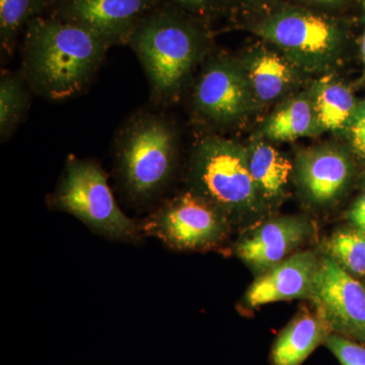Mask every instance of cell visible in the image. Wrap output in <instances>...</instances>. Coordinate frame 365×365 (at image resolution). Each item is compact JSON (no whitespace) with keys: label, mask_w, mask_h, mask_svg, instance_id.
<instances>
[{"label":"cell","mask_w":365,"mask_h":365,"mask_svg":"<svg viewBox=\"0 0 365 365\" xmlns=\"http://www.w3.org/2000/svg\"><path fill=\"white\" fill-rule=\"evenodd\" d=\"M109 48L81 26L54 16H37L25 30L21 72L36 95L67 100L85 90Z\"/></svg>","instance_id":"obj_1"},{"label":"cell","mask_w":365,"mask_h":365,"mask_svg":"<svg viewBox=\"0 0 365 365\" xmlns=\"http://www.w3.org/2000/svg\"><path fill=\"white\" fill-rule=\"evenodd\" d=\"M127 44L148 76L151 98L160 104L176 97L200 58L205 39L186 16L158 6L137 25Z\"/></svg>","instance_id":"obj_2"},{"label":"cell","mask_w":365,"mask_h":365,"mask_svg":"<svg viewBox=\"0 0 365 365\" xmlns=\"http://www.w3.org/2000/svg\"><path fill=\"white\" fill-rule=\"evenodd\" d=\"M177 134L158 112L136 113L119 132L118 170L129 195L148 200L160 194L174 172Z\"/></svg>","instance_id":"obj_3"},{"label":"cell","mask_w":365,"mask_h":365,"mask_svg":"<svg viewBox=\"0 0 365 365\" xmlns=\"http://www.w3.org/2000/svg\"><path fill=\"white\" fill-rule=\"evenodd\" d=\"M195 193L223 215L258 207L259 191L250 172L248 150L241 144L210 136L196 146L191 165Z\"/></svg>","instance_id":"obj_4"},{"label":"cell","mask_w":365,"mask_h":365,"mask_svg":"<svg viewBox=\"0 0 365 365\" xmlns=\"http://www.w3.org/2000/svg\"><path fill=\"white\" fill-rule=\"evenodd\" d=\"M53 203L98 234L122 241L138 237V227L118 206L104 170L91 160L68 158Z\"/></svg>","instance_id":"obj_5"},{"label":"cell","mask_w":365,"mask_h":365,"mask_svg":"<svg viewBox=\"0 0 365 365\" xmlns=\"http://www.w3.org/2000/svg\"><path fill=\"white\" fill-rule=\"evenodd\" d=\"M254 33L309 69L324 68L337 56L343 34L337 21L304 9L287 7L259 21Z\"/></svg>","instance_id":"obj_6"},{"label":"cell","mask_w":365,"mask_h":365,"mask_svg":"<svg viewBox=\"0 0 365 365\" xmlns=\"http://www.w3.org/2000/svg\"><path fill=\"white\" fill-rule=\"evenodd\" d=\"M227 227L222 211L195 192L165 203L144 225L148 235L178 250L215 246L227 235Z\"/></svg>","instance_id":"obj_7"},{"label":"cell","mask_w":365,"mask_h":365,"mask_svg":"<svg viewBox=\"0 0 365 365\" xmlns=\"http://www.w3.org/2000/svg\"><path fill=\"white\" fill-rule=\"evenodd\" d=\"M309 297L331 333L365 345V288L331 257L319 261Z\"/></svg>","instance_id":"obj_8"},{"label":"cell","mask_w":365,"mask_h":365,"mask_svg":"<svg viewBox=\"0 0 365 365\" xmlns=\"http://www.w3.org/2000/svg\"><path fill=\"white\" fill-rule=\"evenodd\" d=\"M160 0H55L54 18L81 26L110 47L127 44L134 29Z\"/></svg>","instance_id":"obj_9"},{"label":"cell","mask_w":365,"mask_h":365,"mask_svg":"<svg viewBox=\"0 0 365 365\" xmlns=\"http://www.w3.org/2000/svg\"><path fill=\"white\" fill-rule=\"evenodd\" d=\"M252 93L244 67L227 59L211 62L199 78L194 93L198 112L210 121L227 124L247 113Z\"/></svg>","instance_id":"obj_10"},{"label":"cell","mask_w":365,"mask_h":365,"mask_svg":"<svg viewBox=\"0 0 365 365\" xmlns=\"http://www.w3.org/2000/svg\"><path fill=\"white\" fill-rule=\"evenodd\" d=\"M312 234L313 227L304 218H275L242 237L235 252L249 267L261 274L289 257Z\"/></svg>","instance_id":"obj_11"},{"label":"cell","mask_w":365,"mask_h":365,"mask_svg":"<svg viewBox=\"0 0 365 365\" xmlns=\"http://www.w3.org/2000/svg\"><path fill=\"white\" fill-rule=\"evenodd\" d=\"M319 260L311 251L290 255L261 273L247 292L245 302L256 307L271 302L311 297Z\"/></svg>","instance_id":"obj_12"},{"label":"cell","mask_w":365,"mask_h":365,"mask_svg":"<svg viewBox=\"0 0 365 365\" xmlns=\"http://www.w3.org/2000/svg\"><path fill=\"white\" fill-rule=\"evenodd\" d=\"M297 172L307 195L314 202L327 203L344 190L351 168L342 151L326 146L300 153Z\"/></svg>","instance_id":"obj_13"},{"label":"cell","mask_w":365,"mask_h":365,"mask_svg":"<svg viewBox=\"0 0 365 365\" xmlns=\"http://www.w3.org/2000/svg\"><path fill=\"white\" fill-rule=\"evenodd\" d=\"M331 332L318 314L306 312L279 334L271 351L272 365H302Z\"/></svg>","instance_id":"obj_14"},{"label":"cell","mask_w":365,"mask_h":365,"mask_svg":"<svg viewBox=\"0 0 365 365\" xmlns=\"http://www.w3.org/2000/svg\"><path fill=\"white\" fill-rule=\"evenodd\" d=\"M312 103L319 129L330 131L350 127L357 108L351 91L331 78L321 79L317 83Z\"/></svg>","instance_id":"obj_15"},{"label":"cell","mask_w":365,"mask_h":365,"mask_svg":"<svg viewBox=\"0 0 365 365\" xmlns=\"http://www.w3.org/2000/svg\"><path fill=\"white\" fill-rule=\"evenodd\" d=\"M252 93L262 102H271L284 93L292 81V69L276 53L258 51L244 67Z\"/></svg>","instance_id":"obj_16"},{"label":"cell","mask_w":365,"mask_h":365,"mask_svg":"<svg viewBox=\"0 0 365 365\" xmlns=\"http://www.w3.org/2000/svg\"><path fill=\"white\" fill-rule=\"evenodd\" d=\"M248 158L250 172L259 193L268 199L280 196L292 170L289 160L263 141L252 144Z\"/></svg>","instance_id":"obj_17"},{"label":"cell","mask_w":365,"mask_h":365,"mask_svg":"<svg viewBox=\"0 0 365 365\" xmlns=\"http://www.w3.org/2000/svg\"><path fill=\"white\" fill-rule=\"evenodd\" d=\"M319 129L313 103L297 98L280 107L266 122V136L274 141H289L313 135Z\"/></svg>","instance_id":"obj_18"},{"label":"cell","mask_w":365,"mask_h":365,"mask_svg":"<svg viewBox=\"0 0 365 365\" xmlns=\"http://www.w3.org/2000/svg\"><path fill=\"white\" fill-rule=\"evenodd\" d=\"M21 72H4L0 78V137L11 138L30 105V91Z\"/></svg>","instance_id":"obj_19"},{"label":"cell","mask_w":365,"mask_h":365,"mask_svg":"<svg viewBox=\"0 0 365 365\" xmlns=\"http://www.w3.org/2000/svg\"><path fill=\"white\" fill-rule=\"evenodd\" d=\"M46 0H0V43L11 55L21 32L31 21L41 16Z\"/></svg>","instance_id":"obj_20"},{"label":"cell","mask_w":365,"mask_h":365,"mask_svg":"<svg viewBox=\"0 0 365 365\" xmlns=\"http://www.w3.org/2000/svg\"><path fill=\"white\" fill-rule=\"evenodd\" d=\"M329 257L351 275H365V232L359 228L336 230L327 242Z\"/></svg>","instance_id":"obj_21"},{"label":"cell","mask_w":365,"mask_h":365,"mask_svg":"<svg viewBox=\"0 0 365 365\" xmlns=\"http://www.w3.org/2000/svg\"><path fill=\"white\" fill-rule=\"evenodd\" d=\"M328 349L335 355L342 365H365V345L331 333L325 343Z\"/></svg>","instance_id":"obj_22"},{"label":"cell","mask_w":365,"mask_h":365,"mask_svg":"<svg viewBox=\"0 0 365 365\" xmlns=\"http://www.w3.org/2000/svg\"><path fill=\"white\" fill-rule=\"evenodd\" d=\"M349 128L353 148L359 155H365V100L357 106Z\"/></svg>","instance_id":"obj_23"},{"label":"cell","mask_w":365,"mask_h":365,"mask_svg":"<svg viewBox=\"0 0 365 365\" xmlns=\"http://www.w3.org/2000/svg\"><path fill=\"white\" fill-rule=\"evenodd\" d=\"M176 6L191 11V13L207 14L215 6V0H168Z\"/></svg>","instance_id":"obj_24"},{"label":"cell","mask_w":365,"mask_h":365,"mask_svg":"<svg viewBox=\"0 0 365 365\" xmlns=\"http://www.w3.org/2000/svg\"><path fill=\"white\" fill-rule=\"evenodd\" d=\"M353 227L365 232V193L354 203L349 212Z\"/></svg>","instance_id":"obj_25"},{"label":"cell","mask_w":365,"mask_h":365,"mask_svg":"<svg viewBox=\"0 0 365 365\" xmlns=\"http://www.w3.org/2000/svg\"><path fill=\"white\" fill-rule=\"evenodd\" d=\"M240 2H244V4H254V6H264V4H270L274 0H237Z\"/></svg>","instance_id":"obj_26"},{"label":"cell","mask_w":365,"mask_h":365,"mask_svg":"<svg viewBox=\"0 0 365 365\" xmlns=\"http://www.w3.org/2000/svg\"><path fill=\"white\" fill-rule=\"evenodd\" d=\"M307 1L319 2V4H332L339 1V0H307Z\"/></svg>","instance_id":"obj_27"},{"label":"cell","mask_w":365,"mask_h":365,"mask_svg":"<svg viewBox=\"0 0 365 365\" xmlns=\"http://www.w3.org/2000/svg\"><path fill=\"white\" fill-rule=\"evenodd\" d=\"M362 54H364V62H365V34H364V40H362Z\"/></svg>","instance_id":"obj_28"}]
</instances>
